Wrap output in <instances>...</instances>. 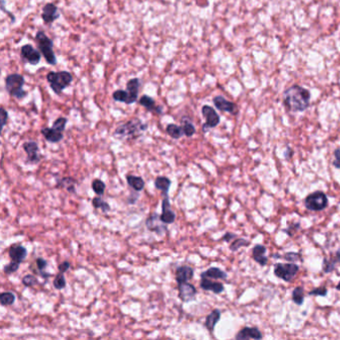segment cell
I'll return each instance as SVG.
<instances>
[{"label": "cell", "mask_w": 340, "mask_h": 340, "mask_svg": "<svg viewBox=\"0 0 340 340\" xmlns=\"http://www.w3.org/2000/svg\"><path fill=\"white\" fill-rule=\"evenodd\" d=\"M298 229H300V224L299 223H294V224H292V226H289L283 232L286 233L289 236H293L295 234V233L298 231Z\"/></svg>", "instance_id": "obj_43"}, {"label": "cell", "mask_w": 340, "mask_h": 340, "mask_svg": "<svg viewBox=\"0 0 340 340\" xmlns=\"http://www.w3.org/2000/svg\"><path fill=\"white\" fill-rule=\"evenodd\" d=\"M36 42L45 60L50 65L57 63V59L53 51V41L48 36H46L43 31H38L36 33Z\"/></svg>", "instance_id": "obj_5"}, {"label": "cell", "mask_w": 340, "mask_h": 340, "mask_svg": "<svg viewBox=\"0 0 340 340\" xmlns=\"http://www.w3.org/2000/svg\"><path fill=\"white\" fill-rule=\"evenodd\" d=\"M261 338H262V334L257 327H244L235 335L236 340H259Z\"/></svg>", "instance_id": "obj_14"}, {"label": "cell", "mask_w": 340, "mask_h": 340, "mask_svg": "<svg viewBox=\"0 0 340 340\" xmlns=\"http://www.w3.org/2000/svg\"><path fill=\"white\" fill-rule=\"evenodd\" d=\"M22 283L25 286L30 287V286L38 284V279L36 278V277H34L33 275H27V276H25L22 278Z\"/></svg>", "instance_id": "obj_39"}, {"label": "cell", "mask_w": 340, "mask_h": 340, "mask_svg": "<svg viewBox=\"0 0 340 340\" xmlns=\"http://www.w3.org/2000/svg\"><path fill=\"white\" fill-rule=\"evenodd\" d=\"M47 264H48V262L44 258H42V257H38L36 259V265H37V269L39 270V273L43 272L46 269Z\"/></svg>", "instance_id": "obj_44"}, {"label": "cell", "mask_w": 340, "mask_h": 340, "mask_svg": "<svg viewBox=\"0 0 340 340\" xmlns=\"http://www.w3.org/2000/svg\"><path fill=\"white\" fill-rule=\"evenodd\" d=\"M222 317V312L218 309H213V311L206 318V321H205V326L206 328L210 331L213 332L214 330V327L216 325V323L220 321Z\"/></svg>", "instance_id": "obj_24"}, {"label": "cell", "mask_w": 340, "mask_h": 340, "mask_svg": "<svg viewBox=\"0 0 340 340\" xmlns=\"http://www.w3.org/2000/svg\"><path fill=\"white\" fill-rule=\"evenodd\" d=\"M284 156H285V158H286V159H289V158H290V156H293V151H292V149L287 148L286 151H285V153H284Z\"/></svg>", "instance_id": "obj_50"}, {"label": "cell", "mask_w": 340, "mask_h": 340, "mask_svg": "<svg viewBox=\"0 0 340 340\" xmlns=\"http://www.w3.org/2000/svg\"><path fill=\"white\" fill-rule=\"evenodd\" d=\"M249 246H250V241L248 239H246V238H235L234 242H232V245L230 246V250L232 252H236L240 248L249 247Z\"/></svg>", "instance_id": "obj_36"}, {"label": "cell", "mask_w": 340, "mask_h": 340, "mask_svg": "<svg viewBox=\"0 0 340 340\" xmlns=\"http://www.w3.org/2000/svg\"><path fill=\"white\" fill-rule=\"evenodd\" d=\"M46 78L53 92L58 95L61 94L64 89L70 85L73 80V76L67 71H52L47 74Z\"/></svg>", "instance_id": "obj_3"}, {"label": "cell", "mask_w": 340, "mask_h": 340, "mask_svg": "<svg viewBox=\"0 0 340 340\" xmlns=\"http://www.w3.org/2000/svg\"><path fill=\"white\" fill-rule=\"evenodd\" d=\"M92 205L95 209H100L103 213H108L111 211V207L109 206V204L104 200H102L100 197H95L92 200Z\"/></svg>", "instance_id": "obj_30"}, {"label": "cell", "mask_w": 340, "mask_h": 340, "mask_svg": "<svg viewBox=\"0 0 340 340\" xmlns=\"http://www.w3.org/2000/svg\"><path fill=\"white\" fill-rule=\"evenodd\" d=\"M1 115H2V128H4L8 120V113L4 108L1 109Z\"/></svg>", "instance_id": "obj_47"}, {"label": "cell", "mask_w": 340, "mask_h": 340, "mask_svg": "<svg viewBox=\"0 0 340 340\" xmlns=\"http://www.w3.org/2000/svg\"><path fill=\"white\" fill-rule=\"evenodd\" d=\"M202 113L206 119V123L203 126L204 132H207L209 129L216 127L220 124L221 118H220L218 114L215 112V110L212 107L205 105L202 108Z\"/></svg>", "instance_id": "obj_8"}, {"label": "cell", "mask_w": 340, "mask_h": 340, "mask_svg": "<svg viewBox=\"0 0 340 340\" xmlns=\"http://www.w3.org/2000/svg\"><path fill=\"white\" fill-rule=\"evenodd\" d=\"M336 289H337V290H340V281L338 282V284L336 285Z\"/></svg>", "instance_id": "obj_51"}, {"label": "cell", "mask_w": 340, "mask_h": 340, "mask_svg": "<svg viewBox=\"0 0 340 340\" xmlns=\"http://www.w3.org/2000/svg\"><path fill=\"white\" fill-rule=\"evenodd\" d=\"M193 277V269L188 265L179 266L176 270V280L178 283L188 282Z\"/></svg>", "instance_id": "obj_18"}, {"label": "cell", "mask_w": 340, "mask_h": 340, "mask_svg": "<svg viewBox=\"0 0 340 340\" xmlns=\"http://www.w3.org/2000/svg\"><path fill=\"white\" fill-rule=\"evenodd\" d=\"M15 296L10 293V292H6V293H2L0 295V303L2 306H6V305H12L15 302Z\"/></svg>", "instance_id": "obj_33"}, {"label": "cell", "mask_w": 340, "mask_h": 340, "mask_svg": "<svg viewBox=\"0 0 340 340\" xmlns=\"http://www.w3.org/2000/svg\"><path fill=\"white\" fill-rule=\"evenodd\" d=\"M127 92L130 96V100H131V104L135 103L138 99V95H139V88H140V81L138 78H133L131 80L128 81L127 85Z\"/></svg>", "instance_id": "obj_22"}, {"label": "cell", "mask_w": 340, "mask_h": 340, "mask_svg": "<svg viewBox=\"0 0 340 340\" xmlns=\"http://www.w3.org/2000/svg\"><path fill=\"white\" fill-rule=\"evenodd\" d=\"M128 185L136 191H141L145 187V182L141 177L128 175L126 177Z\"/></svg>", "instance_id": "obj_25"}, {"label": "cell", "mask_w": 340, "mask_h": 340, "mask_svg": "<svg viewBox=\"0 0 340 340\" xmlns=\"http://www.w3.org/2000/svg\"><path fill=\"white\" fill-rule=\"evenodd\" d=\"M200 285H201L202 289L208 290V292L209 290L213 292V294H216V295H218V294H221V293H223L225 290V287H224V285L221 282L212 281L208 277H202Z\"/></svg>", "instance_id": "obj_17"}, {"label": "cell", "mask_w": 340, "mask_h": 340, "mask_svg": "<svg viewBox=\"0 0 340 340\" xmlns=\"http://www.w3.org/2000/svg\"><path fill=\"white\" fill-rule=\"evenodd\" d=\"M178 289H179V298L183 302H189L196 298L197 296V289L196 287L189 283V282H183L178 283Z\"/></svg>", "instance_id": "obj_12"}, {"label": "cell", "mask_w": 340, "mask_h": 340, "mask_svg": "<svg viewBox=\"0 0 340 340\" xmlns=\"http://www.w3.org/2000/svg\"><path fill=\"white\" fill-rule=\"evenodd\" d=\"M171 184H172V182L167 177H158L155 180V187L158 190L163 191V195H168L169 190H170Z\"/></svg>", "instance_id": "obj_28"}, {"label": "cell", "mask_w": 340, "mask_h": 340, "mask_svg": "<svg viewBox=\"0 0 340 340\" xmlns=\"http://www.w3.org/2000/svg\"><path fill=\"white\" fill-rule=\"evenodd\" d=\"M75 185H76V181L73 178L67 177V178H63L60 181H58V183L56 185V188H58V189L63 188L71 193H75L76 192Z\"/></svg>", "instance_id": "obj_27"}, {"label": "cell", "mask_w": 340, "mask_h": 340, "mask_svg": "<svg viewBox=\"0 0 340 340\" xmlns=\"http://www.w3.org/2000/svg\"><path fill=\"white\" fill-rule=\"evenodd\" d=\"M182 128L184 130V133L187 137H191L196 133V128L192 125L191 121L188 118H183L182 120Z\"/></svg>", "instance_id": "obj_32"}, {"label": "cell", "mask_w": 340, "mask_h": 340, "mask_svg": "<svg viewBox=\"0 0 340 340\" xmlns=\"http://www.w3.org/2000/svg\"><path fill=\"white\" fill-rule=\"evenodd\" d=\"M66 124H67V119H66V118H63V117H61V118H58V119L53 123V126H52V127L63 133V131L65 130V128H66Z\"/></svg>", "instance_id": "obj_42"}, {"label": "cell", "mask_w": 340, "mask_h": 340, "mask_svg": "<svg viewBox=\"0 0 340 340\" xmlns=\"http://www.w3.org/2000/svg\"><path fill=\"white\" fill-rule=\"evenodd\" d=\"M333 258H334L336 264H339L340 265V248L336 251V253H335V255H334Z\"/></svg>", "instance_id": "obj_49"}, {"label": "cell", "mask_w": 340, "mask_h": 340, "mask_svg": "<svg viewBox=\"0 0 340 340\" xmlns=\"http://www.w3.org/2000/svg\"><path fill=\"white\" fill-rule=\"evenodd\" d=\"M9 256L11 260L21 263L27 256V250L20 245H13L9 248Z\"/></svg>", "instance_id": "obj_20"}, {"label": "cell", "mask_w": 340, "mask_h": 340, "mask_svg": "<svg viewBox=\"0 0 340 340\" xmlns=\"http://www.w3.org/2000/svg\"><path fill=\"white\" fill-rule=\"evenodd\" d=\"M92 189L97 196H102L106 189V185L99 179H96L92 182Z\"/></svg>", "instance_id": "obj_34"}, {"label": "cell", "mask_w": 340, "mask_h": 340, "mask_svg": "<svg viewBox=\"0 0 340 340\" xmlns=\"http://www.w3.org/2000/svg\"><path fill=\"white\" fill-rule=\"evenodd\" d=\"M234 238H236V234H232V233H227V234H224V236H223L222 239L225 240V241H227V242H229V241H231Z\"/></svg>", "instance_id": "obj_48"}, {"label": "cell", "mask_w": 340, "mask_h": 340, "mask_svg": "<svg viewBox=\"0 0 340 340\" xmlns=\"http://www.w3.org/2000/svg\"><path fill=\"white\" fill-rule=\"evenodd\" d=\"M43 137L50 143H59L63 139V133L54 128H43L41 130Z\"/></svg>", "instance_id": "obj_19"}, {"label": "cell", "mask_w": 340, "mask_h": 340, "mask_svg": "<svg viewBox=\"0 0 340 340\" xmlns=\"http://www.w3.org/2000/svg\"><path fill=\"white\" fill-rule=\"evenodd\" d=\"M201 277H208L213 279H226L228 277V275L226 272L222 271L218 268H211L208 271L202 273Z\"/></svg>", "instance_id": "obj_26"}, {"label": "cell", "mask_w": 340, "mask_h": 340, "mask_svg": "<svg viewBox=\"0 0 340 340\" xmlns=\"http://www.w3.org/2000/svg\"><path fill=\"white\" fill-rule=\"evenodd\" d=\"M23 150L27 154V162L31 164H37L40 162L41 157L38 155L39 147L34 141H28L23 144Z\"/></svg>", "instance_id": "obj_11"}, {"label": "cell", "mask_w": 340, "mask_h": 340, "mask_svg": "<svg viewBox=\"0 0 340 340\" xmlns=\"http://www.w3.org/2000/svg\"><path fill=\"white\" fill-rule=\"evenodd\" d=\"M146 227L151 232H154L160 235L167 233V225L162 222L158 213H155L150 215L146 221Z\"/></svg>", "instance_id": "obj_9"}, {"label": "cell", "mask_w": 340, "mask_h": 340, "mask_svg": "<svg viewBox=\"0 0 340 340\" xmlns=\"http://www.w3.org/2000/svg\"><path fill=\"white\" fill-rule=\"evenodd\" d=\"M283 102L293 112H303L309 107L310 92L300 86H292L283 92Z\"/></svg>", "instance_id": "obj_1"}, {"label": "cell", "mask_w": 340, "mask_h": 340, "mask_svg": "<svg viewBox=\"0 0 340 340\" xmlns=\"http://www.w3.org/2000/svg\"><path fill=\"white\" fill-rule=\"evenodd\" d=\"M24 83H25L24 77L20 74L17 73L9 74L5 78V89L9 93V95L15 97L16 99L21 100L27 95V93L22 89Z\"/></svg>", "instance_id": "obj_4"}, {"label": "cell", "mask_w": 340, "mask_h": 340, "mask_svg": "<svg viewBox=\"0 0 340 340\" xmlns=\"http://www.w3.org/2000/svg\"><path fill=\"white\" fill-rule=\"evenodd\" d=\"M266 248L261 245H256L253 249V258L255 262H257L259 265L264 266L268 264L269 258L265 255Z\"/></svg>", "instance_id": "obj_21"}, {"label": "cell", "mask_w": 340, "mask_h": 340, "mask_svg": "<svg viewBox=\"0 0 340 340\" xmlns=\"http://www.w3.org/2000/svg\"><path fill=\"white\" fill-rule=\"evenodd\" d=\"M299 266L294 262L289 263H277L275 265V275L276 277L283 279L286 282H289L294 279V277L298 275Z\"/></svg>", "instance_id": "obj_7"}, {"label": "cell", "mask_w": 340, "mask_h": 340, "mask_svg": "<svg viewBox=\"0 0 340 340\" xmlns=\"http://www.w3.org/2000/svg\"><path fill=\"white\" fill-rule=\"evenodd\" d=\"M283 258L285 260H288L290 262H295L298 260H302V255L299 253H295V252H288L283 255Z\"/></svg>", "instance_id": "obj_40"}, {"label": "cell", "mask_w": 340, "mask_h": 340, "mask_svg": "<svg viewBox=\"0 0 340 340\" xmlns=\"http://www.w3.org/2000/svg\"><path fill=\"white\" fill-rule=\"evenodd\" d=\"M327 288L325 286H320L318 288H314L308 293V296H315V297H325L327 296Z\"/></svg>", "instance_id": "obj_41"}, {"label": "cell", "mask_w": 340, "mask_h": 340, "mask_svg": "<svg viewBox=\"0 0 340 340\" xmlns=\"http://www.w3.org/2000/svg\"><path fill=\"white\" fill-rule=\"evenodd\" d=\"M59 16H60V14H59L58 8L55 4L47 3L43 7L42 19L46 24L53 23L56 19L59 18Z\"/></svg>", "instance_id": "obj_15"}, {"label": "cell", "mask_w": 340, "mask_h": 340, "mask_svg": "<svg viewBox=\"0 0 340 340\" xmlns=\"http://www.w3.org/2000/svg\"><path fill=\"white\" fill-rule=\"evenodd\" d=\"M21 58L23 61L31 65H37L40 62V52L36 49H34L31 45L27 44L22 46Z\"/></svg>", "instance_id": "obj_10"}, {"label": "cell", "mask_w": 340, "mask_h": 340, "mask_svg": "<svg viewBox=\"0 0 340 340\" xmlns=\"http://www.w3.org/2000/svg\"><path fill=\"white\" fill-rule=\"evenodd\" d=\"M334 156H335V160L333 161L332 165L336 168V169H340V148L334 151Z\"/></svg>", "instance_id": "obj_45"}, {"label": "cell", "mask_w": 340, "mask_h": 340, "mask_svg": "<svg viewBox=\"0 0 340 340\" xmlns=\"http://www.w3.org/2000/svg\"><path fill=\"white\" fill-rule=\"evenodd\" d=\"M166 132L171 138L176 139V140L181 139L185 135L183 128L180 127L178 125H175V124H169L166 128Z\"/></svg>", "instance_id": "obj_29"}, {"label": "cell", "mask_w": 340, "mask_h": 340, "mask_svg": "<svg viewBox=\"0 0 340 340\" xmlns=\"http://www.w3.org/2000/svg\"><path fill=\"white\" fill-rule=\"evenodd\" d=\"M336 266V262L334 260V258H324L323 259V264H322V271L324 274H330L335 270Z\"/></svg>", "instance_id": "obj_35"}, {"label": "cell", "mask_w": 340, "mask_h": 340, "mask_svg": "<svg viewBox=\"0 0 340 340\" xmlns=\"http://www.w3.org/2000/svg\"><path fill=\"white\" fill-rule=\"evenodd\" d=\"M163 223L166 225H171L176 220V214L173 213L171 209L170 199L168 195H164L163 201H162V213L160 215Z\"/></svg>", "instance_id": "obj_13"}, {"label": "cell", "mask_w": 340, "mask_h": 340, "mask_svg": "<svg viewBox=\"0 0 340 340\" xmlns=\"http://www.w3.org/2000/svg\"><path fill=\"white\" fill-rule=\"evenodd\" d=\"M213 102L215 108L218 109L220 111L228 112V113H231V114H235V112H236L235 104L233 103V102H231V101H228L223 96H216V97H214Z\"/></svg>", "instance_id": "obj_16"}, {"label": "cell", "mask_w": 340, "mask_h": 340, "mask_svg": "<svg viewBox=\"0 0 340 340\" xmlns=\"http://www.w3.org/2000/svg\"><path fill=\"white\" fill-rule=\"evenodd\" d=\"M293 301L298 304V305H301L304 302V290L303 287L301 286H298L294 289L293 292Z\"/></svg>", "instance_id": "obj_31"}, {"label": "cell", "mask_w": 340, "mask_h": 340, "mask_svg": "<svg viewBox=\"0 0 340 340\" xmlns=\"http://www.w3.org/2000/svg\"><path fill=\"white\" fill-rule=\"evenodd\" d=\"M53 285L54 287L57 289V290H61L65 288L66 286V279H65V277L63 276L62 273H60L59 275H57L54 280H53Z\"/></svg>", "instance_id": "obj_38"}, {"label": "cell", "mask_w": 340, "mask_h": 340, "mask_svg": "<svg viewBox=\"0 0 340 340\" xmlns=\"http://www.w3.org/2000/svg\"><path fill=\"white\" fill-rule=\"evenodd\" d=\"M140 105L145 107L150 112H154L156 114H163V109L161 107L158 106L153 98H151L148 95H144L141 97L139 101Z\"/></svg>", "instance_id": "obj_23"}, {"label": "cell", "mask_w": 340, "mask_h": 340, "mask_svg": "<svg viewBox=\"0 0 340 340\" xmlns=\"http://www.w3.org/2000/svg\"><path fill=\"white\" fill-rule=\"evenodd\" d=\"M69 269H70V262L69 261H63L62 263H60L58 265V270L62 274H65Z\"/></svg>", "instance_id": "obj_46"}, {"label": "cell", "mask_w": 340, "mask_h": 340, "mask_svg": "<svg viewBox=\"0 0 340 340\" xmlns=\"http://www.w3.org/2000/svg\"><path fill=\"white\" fill-rule=\"evenodd\" d=\"M305 208L311 212L323 211L328 205V199L325 192L317 191L308 195L304 200Z\"/></svg>", "instance_id": "obj_6"}, {"label": "cell", "mask_w": 340, "mask_h": 340, "mask_svg": "<svg viewBox=\"0 0 340 340\" xmlns=\"http://www.w3.org/2000/svg\"><path fill=\"white\" fill-rule=\"evenodd\" d=\"M19 265L20 263L19 262H16L14 260H12L11 262H9L8 264H6L4 268H3V272L5 275L9 276V275H12L14 273H16L19 269Z\"/></svg>", "instance_id": "obj_37"}, {"label": "cell", "mask_w": 340, "mask_h": 340, "mask_svg": "<svg viewBox=\"0 0 340 340\" xmlns=\"http://www.w3.org/2000/svg\"><path fill=\"white\" fill-rule=\"evenodd\" d=\"M147 129L148 125L140 119H132L118 126L114 132V137L121 140H134L139 138Z\"/></svg>", "instance_id": "obj_2"}]
</instances>
